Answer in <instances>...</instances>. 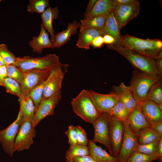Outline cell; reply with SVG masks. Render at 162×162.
<instances>
[{
	"label": "cell",
	"instance_id": "obj_36",
	"mask_svg": "<svg viewBox=\"0 0 162 162\" xmlns=\"http://www.w3.org/2000/svg\"><path fill=\"white\" fill-rule=\"evenodd\" d=\"M159 140L146 144L138 143L135 151L146 154H156L158 155L157 154V147Z\"/></svg>",
	"mask_w": 162,
	"mask_h": 162
},
{
	"label": "cell",
	"instance_id": "obj_41",
	"mask_svg": "<svg viewBox=\"0 0 162 162\" xmlns=\"http://www.w3.org/2000/svg\"><path fill=\"white\" fill-rule=\"evenodd\" d=\"M73 160L75 162H98L90 154L75 157Z\"/></svg>",
	"mask_w": 162,
	"mask_h": 162
},
{
	"label": "cell",
	"instance_id": "obj_12",
	"mask_svg": "<svg viewBox=\"0 0 162 162\" xmlns=\"http://www.w3.org/2000/svg\"><path fill=\"white\" fill-rule=\"evenodd\" d=\"M61 91L49 98L42 99L32 120L34 128L44 118L54 114L55 108L61 98Z\"/></svg>",
	"mask_w": 162,
	"mask_h": 162
},
{
	"label": "cell",
	"instance_id": "obj_44",
	"mask_svg": "<svg viewBox=\"0 0 162 162\" xmlns=\"http://www.w3.org/2000/svg\"><path fill=\"white\" fill-rule=\"evenodd\" d=\"M104 44L108 45L116 43L115 39L112 36L109 35H105L103 36Z\"/></svg>",
	"mask_w": 162,
	"mask_h": 162
},
{
	"label": "cell",
	"instance_id": "obj_6",
	"mask_svg": "<svg viewBox=\"0 0 162 162\" xmlns=\"http://www.w3.org/2000/svg\"><path fill=\"white\" fill-rule=\"evenodd\" d=\"M68 65L60 63L50 70L45 81L42 98H49L61 91L62 81Z\"/></svg>",
	"mask_w": 162,
	"mask_h": 162
},
{
	"label": "cell",
	"instance_id": "obj_51",
	"mask_svg": "<svg viewBox=\"0 0 162 162\" xmlns=\"http://www.w3.org/2000/svg\"><path fill=\"white\" fill-rule=\"evenodd\" d=\"M4 65L7 66L6 64L2 58L0 56V66H2Z\"/></svg>",
	"mask_w": 162,
	"mask_h": 162
},
{
	"label": "cell",
	"instance_id": "obj_10",
	"mask_svg": "<svg viewBox=\"0 0 162 162\" xmlns=\"http://www.w3.org/2000/svg\"><path fill=\"white\" fill-rule=\"evenodd\" d=\"M109 127L112 155L118 159L124 134L123 122L110 114Z\"/></svg>",
	"mask_w": 162,
	"mask_h": 162
},
{
	"label": "cell",
	"instance_id": "obj_18",
	"mask_svg": "<svg viewBox=\"0 0 162 162\" xmlns=\"http://www.w3.org/2000/svg\"><path fill=\"white\" fill-rule=\"evenodd\" d=\"M126 122L134 133L143 128L150 127L142 112L139 104L130 112Z\"/></svg>",
	"mask_w": 162,
	"mask_h": 162
},
{
	"label": "cell",
	"instance_id": "obj_42",
	"mask_svg": "<svg viewBox=\"0 0 162 162\" xmlns=\"http://www.w3.org/2000/svg\"><path fill=\"white\" fill-rule=\"evenodd\" d=\"M104 44L103 36H99L94 39L91 45L94 48H99L102 47Z\"/></svg>",
	"mask_w": 162,
	"mask_h": 162
},
{
	"label": "cell",
	"instance_id": "obj_50",
	"mask_svg": "<svg viewBox=\"0 0 162 162\" xmlns=\"http://www.w3.org/2000/svg\"><path fill=\"white\" fill-rule=\"evenodd\" d=\"M155 44L156 46L158 49L161 50L162 48V41L159 39H157Z\"/></svg>",
	"mask_w": 162,
	"mask_h": 162
},
{
	"label": "cell",
	"instance_id": "obj_38",
	"mask_svg": "<svg viewBox=\"0 0 162 162\" xmlns=\"http://www.w3.org/2000/svg\"><path fill=\"white\" fill-rule=\"evenodd\" d=\"M7 77L13 79L20 84L23 76L24 73L14 65H8L7 66Z\"/></svg>",
	"mask_w": 162,
	"mask_h": 162
},
{
	"label": "cell",
	"instance_id": "obj_19",
	"mask_svg": "<svg viewBox=\"0 0 162 162\" xmlns=\"http://www.w3.org/2000/svg\"><path fill=\"white\" fill-rule=\"evenodd\" d=\"M40 31L38 36L32 37L29 42L30 46L34 52L41 54L45 48H52L53 44L50 39L48 33L41 23Z\"/></svg>",
	"mask_w": 162,
	"mask_h": 162
},
{
	"label": "cell",
	"instance_id": "obj_5",
	"mask_svg": "<svg viewBox=\"0 0 162 162\" xmlns=\"http://www.w3.org/2000/svg\"><path fill=\"white\" fill-rule=\"evenodd\" d=\"M156 40L144 39L131 35H122L120 45L140 54L156 59L162 50L156 46Z\"/></svg>",
	"mask_w": 162,
	"mask_h": 162
},
{
	"label": "cell",
	"instance_id": "obj_35",
	"mask_svg": "<svg viewBox=\"0 0 162 162\" xmlns=\"http://www.w3.org/2000/svg\"><path fill=\"white\" fill-rule=\"evenodd\" d=\"M4 86L8 93L17 96L20 98L22 95L20 84L14 80L7 77L4 81Z\"/></svg>",
	"mask_w": 162,
	"mask_h": 162
},
{
	"label": "cell",
	"instance_id": "obj_22",
	"mask_svg": "<svg viewBox=\"0 0 162 162\" xmlns=\"http://www.w3.org/2000/svg\"><path fill=\"white\" fill-rule=\"evenodd\" d=\"M87 146L89 154L98 162H119L117 158L108 153L92 140H88Z\"/></svg>",
	"mask_w": 162,
	"mask_h": 162
},
{
	"label": "cell",
	"instance_id": "obj_11",
	"mask_svg": "<svg viewBox=\"0 0 162 162\" xmlns=\"http://www.w3.org/2000/svg\"><path fill=\"white\" fill-rule=\"evenodd\" d=\"M140 2H136L116 6L113 12L119 28L125 26L130 20L136 18L139 14Z\"/></svg>",
	"mask_w": 162,
	"mask_h": 162
},
{
	"label": "cell",
	"instance_id": "obj_43",
	"mask_svg": "<svg viewBox=\"0 0 162 162\" xmlns=\"http://www.w3.org/2000/svg\"><path fill=\"white\" fill-rule=\"evenodd\" d=\"M7 66L4 65L0 67V86H4V80L7 77Z\"/></svg>",
	"mask_w": 162,
	"mask_h": 162
},
{
	"label": "cell",
	"instance_id": "obj_55",
	"mask_svg": "<svg viewBox=\"0 0 162 162\" xmlns=\"http://www.w3.org/2000/svg\"></svg>",
	"mask_w": 162,
	"mask_h": 162
},
{
	"label": "cell",
	"instance_id": "obj_23",
	"mask_svg": "<svg viewBox=\"0 0 162 162\" xmlns=\"http://www.w3.org/2000/svg\"><path fill=\"white\" fill-rule=\"evenodd\" d=\"M108 15L84 16V18L80 20V32L87 29H94L102 31Z\"/></svg>",
	"mask_w": 162,
	"mask_h": 162
},
{
	"label": "cell",
	"instance_id": "obj_8",
	"mask_svg": "<svg viewBox=\"0 0 162 162\" xmlns=\"http://www.w3.org/2000/svg\"><path fill=\"white\" fill-rule=\"evenodd\" d=\"M36 135V131L32 121L23 119L15 140L14 151L28 149L33 144V139Z\"/></svg>",
	"mask_w": 162,
	"mask_h": 162
},
{
	"label": "cell",
	"instance_id": "obj_4",
	"mask_svg": "<svg viewBox=\"0 0 162 162\" xmlns=\"http://www.w3.org/2000/svg\"><path fill=\"white\" fill-rule=\"evenodd\" d=\"M74 112L87 122L93 124L100 113L97 110L86 90H82L71 102Z\"/></svg>",
	"mask_w": 162,
	"mask_h": 162
},
{
	"label": "cell",
	"instance_id": "obj_40",
	"mask_svg": "<svg viewBox=\"0 0 162 162\" xmlns=\"http://www.w3.org/2000/svg\"><path fill=\"white\" fill-rule=\"evenodd\" d=\"M77 133V144L87 146L88 141L85 130L79 126H76Z\"/></svg>",
	"mask_w": 162,
	"mask_h": 162
},
{
	"label": "cell",
	"instance_id": "obj_20",
	"mask_svg": "<svg viewBox=\"0 0 162 162\" xmlns=\"http://www.w3.org/2000/svg\"><path fill=\"white\" fill-rule=\"evenodd\" d=\"M80 23L76 20L69 22L65 30L57 33L55 35L52 48H58L66 44L71 36L77 33V30L80 28Z\"/></svg>",
	"mask_w": 162,
	"mask_h": 162
},
{
	"label": "cell",
	"instance_id": "obj_16",
	"mask_svg": "<svg viewBox=\"0 0 162 162\" xmlns=\"http://www.w3.org/2000/svg\"><path fill=\"white\" fill-rule=\"evenodd\" d=\"M116 94L125 107L131 112L138 104L129 86L121 82L118 86H113L112 91Z\"/></svg>",
	"mask_w": 162,
	"mask_h": 162
},
{
	"label": "cell",
	"instance_id": "obj_24",
	"mask_svg": "<svg viewBox=\"0 0 162 162\" xmlns=\"http://www.w3.org/2000/svg\"><path fill=\"white\" fill-rule=\"evenodd\" d=\"M102 36L109 35L112 36L116 40L114 44L121 45L122 35L120 32V29L118 25L113 12L107 16L106 23L103 29Z\"/></svg>",
	"mask_w": 162,
	"mask_h": 162
},
{
	"label": "cell",
	"instance_id": "obj_39",
	"mask_svg": "<svg viewBox=\"0 0 162 162\" xmlns=\"http://www.w3.org/2000/svg\"><path fill=\"white\" fill-rule=\"evenodd\" d=\"M65 134L68 138L70 147L77 144V133L76 126L72 125H69Z\"/></svg>",
	"mask_w": 162,
	"mask_h": 162
},
{
	"label": "cell",
	"instance_id": "obj_47",
	"mask_svg": "<svg viewBox=\"0 0 162 162\" xmlns=\"http://www.w3.org/2000/svg\"><path fill=\"white\" fill-rule=\"evenodd\" d=\"M150 127L156 131L162 134V121L154 124Z\"/></svg>",
	"mask_w": 162,
	"mask_h": 162
},
{
	"label": "cell",
	"instance_id": "obj_15",
	"mask_svg": "<svg viewBox=\"0 0 162 162\" xmlns=\"http://www.w3.org/2000/svg\"><path fill=\"white\" fill-rule=\"evenodd\" d=\"M86 91L100 113H108L119 100L117 96L112 91L106 94L99 93L92 90H86Z\"/></svg>",
	"mask_w": 162,
	"mask_h": 162
},
{
	"label": "cell",
	"instance_id": "obj_31",
	"mask_svg": "<svg viewBox=\"0 0 162 162\" xmlns=\"http://www.w3.org/2000/svg\"><path fill=\"white\" fill-rule=\"evenodd\" d=\"M89 154L87 146L77 144L70 147L65 154L66 159H73L74 158Z\"/></svg>",
	"mask_w": 162,
	"mask_h": 162
},
{
	"label": "cell",
	"instance_id": "obj_30",
	"mask_svg": "<svg viewBox=\"0 0 162 162\" xmlns=\"http://www.w3.org/2000/svg\"><path fill=\"white\" fill-rule=\"evenodd\" d=\"M130 112L119 100L108 113L113 115L123 122H126Z\"/></svg>",
	"mask_w": 162,
	"mask_h": 162
},
{
	"label": "cell",
	"instance_id": "obj_45",
	"mask_svg": "<svg viewBox=\"0 0 162 162\" xmlns=\"http://www.w3.org/2000/svg\"><path fill=\"white\" fill-rule=\"evenodd\" d=\"M155 60V65L158 75L162 76V58H158Z\"/></svg>",
	"mask_w": 162,
	"mask_h": 162
},
{
	"label": "cell",
	"instance_id": "obj_17",
	"mask_svg": "<svg viewBox=\"0 0 162 162\" xmlns=\"http://www.w3.org/2000/svg\"><path fill=\"white\" fill-rule=\"evenodd\" d=\"M139 104L150 127L162 121V111L159 109L157 104L147 99L141 101Z\"/></svg>",
	"mask_w": 162,
	"mask_h": 162
},
{
	"label": "cell",
	"instance_id": "obj_49",
	"mask_svg": "<svg viewBox=\"0 0 162 162\" xmlns=\"http://www.w3.org/2000/svg\"><path fill=\"white\" fill-rule=\"evenodd\" d=\"M98 0H90L88 4L85 12L84 13H86L90 11L93 8L94 4Z\"/></svg>",
	"mask_w": 162,
	"mask_h": 162
},
{
	"label": "cell",
	"instance_id": "obj_7",
	"mask_svg": "<svg viewBox=\"0 0 162 162\" xmlns=\"http://www.w3.org/2000/svg\"><path fill=\"white\" fill-rule=\"evenodd\" d=\"M23 117L19 112L16 119L6 128L0 130V142L8 155L11 157L14 151L15 140Z\"/></svg>",
	"mask_w": 162,
	"mask_h": 162
},
{
	"label": "cell",
	"instance_id": "obj_25",
	"mask_svg": "<svg viewBox=\"0 0 162 162\" xmlns=\"http://www.w3.org/2000/svg\"><path fill=\"white\" fill-rule=\"evenodd\" d=\"M116 6L114 0H98L92 9L84 13V16L108 15L113 12Z\"/></svg>",
	"mask_w": 162,
	"mask_h": 162
},
{
	"label": "cell",
	"instance_id": "obj_37",
	"mask_svg": "<svg viewBox=\"0 0 162 162\" xmlns=\"http://www.w3.org/2000/svg\"><path fill=\"white\" fill-rule=\"evenodd\" d=\"M0 56L7 65L14 64L16 58L4 44H0Z\"/></svg>",
	"mask_w": 162,
	"mask_h": 162
},
{
	"label": "cell",
	"instance_id": "obj_29",
	"mask_svg": "<svg viewBox=\"0 0 162 162\" xmlns=\"http://www.w3.org/2000/svg\"><path fill=\"white\" fill-rule=\"evenodd\" d=\"M146 99L151 100L157 104H162V79L155 83L152 86Z\"/></svg>",
	"mask_w": 162,
	"mask_h": 162
},
{
	"label": "cell",
	"instance_id": "obj_34",
	"mask_svg": "<svg viewBox=\"0 0 162 162\" xmlns=\"http://www.w3.org/2000/svg\"><path fill=\"white\" fill-rule=\"evenodd\" d=\"M45 80L42 81L30 91L28 95L32 99L35 107V110L42 99Z\"/></svg>",
	"mask_w": 162,
	"mask_h": 162
},
{
	"label": "cell",
	"instance_id": "obj_2",
	"mask_svg": "<svg viewBox=\"0 0 162 162\" xmlns=\"http://www.w3.org/2000/svg\"><path fill=\"white\" fill-rule=\"evenodd\" d=\"M107 47L125 58L134 68L144 72L159 75L154 58L140 54L120 45L113 44L108 45Z\"/></svg>",
	"mask_w": 162,
	"mask_h": 162
},
{
	"label": "cell",
	"instance_id": "obj_1",
	"mask_svg": "<svg viewBox=\"0 0 162 162\" xmlns=\"http://www.w3.org/2000/svg\"><path fill=\"white\" fill-rule=\"evenodd\" d=\"M129 86L138 104L146 99L151 88L162 79L159 75L142 72L134 68Z\"/></svg>",
	"mask_w": 162,
	"mask_h": 162
},
{
	"label": "cell",
	"instance_id": "obj_46",
	"mask_svg": "<svg viewBox=\"0 0 162 162\" xmlns=\"http://www.w3.org/2000/svg\"><path fill=\"white\" fill-rule=\"evenodd\" d=\"M157 154L159 157L160 162H162V138L159 140L158 145Z\"/></svg>",
	"mask_w": 162,
	"mask_h": 162
},
{
	"label": "cell",
	"instance_id": "obj_21",
	"mask_svg": "<svg viewBox=\"0 0 162 162\" xmlns=\"http://www.w3.org/2000/svg\"><path fill=\"white\" fill-rule=\"evenodd\" d=\"M59 15V11L57 7L52 8L50 6L40 14L42 20L41 23L50 35V40L52 44L54 40L55 35L52 26V22L54 20L58 18Z\"/></svg>",
	"mask_w": 162,
	"mask_h": 162
},
{
	"label": "cell",
	"instance_id": "obj_32",
	"mask_svg": "<svg viewBox=\"0 0 162 162\" xmlns=\"http://www.w3.org/2000/svg\"><path fill=\"white\" fill-rule=\"evenodd\" d=\"M48 0H30L27 7L28 12L36 13L40 14L43 13L49 6Z\"/></svg>",
	"mask_w": 162,
	"mask_h": 162
},
{
	"label": "cell",
	"instance_id": "obj_53",
	"mask_svg": "<svg viewBox=\"0 0 162 162\" xmlns=\"http://www.w3.org/2000/svg\"><path fill=\"white\" fill-rule=\"evenodd\" d=\"M65 162H75L73 159H66Z\"/></svg>",
	"mask_w": 162,
	"mask_h": 162
},
{
	"label": "cell",
	"instance_id": "obj_28",
	"mask_svg": "<svg viewBox=\"0 0 162 162\" xmlns=\"http://www.w3.org/2000/svg\"><path fill=\"white\" fill-rule=\"evenodd\" d=\"M20 104L19 111L23 117V119L32 120L35 107L32 99L28 95L23 96L22 95L19 98Z\"/></svg>",
	"mask_w": 162,
	"mask_h": 162
},
{
	"label": "cell",
	"instance_id": "obj_26",
	"mask_svg": "<svg viewBox=\"0 0 162 162\" xmlns=\"http://www.w3.org/2000/svg\"><path fill=\"white\" fill-rule=\"evenodd\" d=\"M102 31L94 29H87L80 32L76 45L79 48L88 50L94 38L102 36Z\"/></svg>",
	"mask_w": 162,
	"mask_h": 162
},
{
	"label": "cell",
	"instance_id": "obj_9",
	"mask_svg": "<svg viewBox=\"0 0 162 162\" xmlns=\"http://www.w3.org/2000/svg\"><path fill=\"white\" fill-rule=\"evenodd\" d=\"M110 114L107 112L101 113L92 124L94 129V136L92 140L104 145L112 155L109 132Z\"/></svg>",
	"mask_w": 162,
	"mask_h": 162
},
{
	"label": "cell",
	"instance_id": "obj_3",
	"mask_svg": "<svg viewBox=\"0 0 162 162\" xmlns=\"http://www.w3.org/2000/svg\"><path fill=\"white\" fill-rule=\"evenodd\" d=\"M60 63L58 56L55 54H49L38 58L28 56L16 57L13 65L24 73L34 69L50 70Z\"/></svg>",
	"mask_w": 162,
	"mask_h": 162
},
{
	"label": "cell",
	"instance_id": "obj_27",
	"mask_svg": "<svg viewBox=\"0 0 162 162\" xmlns=\"http://www.w3.org/2000/svg\"><path fill=\"white\" fill-rule=\"evenodd\" d=\"M136 134L140 144H146L160 140L162 138V134L150 127L143 128Z\"/></svg>",
	"mask_w": 162,
	"mask_h": 162
},
{
	"label": "cell",
	"instance_id": "obj_54",
	"mask_svg": "<svg viewBox=\"0 0 162 162\" xmlns=\"http://www.w3.org/2000/svg\"><path fill=\"white\" fill-rule=\"evenodd\" d=\"M1 1H2V0H0V2H1Z\"/></svg>",
	"mask_w": 162,
	"mask_h": 162
},
{
	"label": "cell",
	"instance_id": "obj_33",
	"mask_svg": "<svg viewBox=\"0 0 162 162\" xmlns=\"http://www.w3.org/2000/svg\"><path fill=\"white\" fill-rule=\"evenodd\" d=\"M159 158L157 154H148L135 151L129 158L127 162H152Z\"/></svg>",
	"mask_w": 162,
	"mask_h": 162
},
{
	"label": "cell",
	"instance_id": "obj_14",
	"mask_svg": "<svg viewBox=\"0 0 162 162\" xmlns=\"http://www.w3.org/2000/svg\"><path fill=\"white\" fill-rule=\"evenodd\" d=\"M50 70L34 69L24 73L22 81L20 84L22 95H28L31 90L42 81L46 79Z\"/></svg>",
	"mask_w": 162,
	"mask_h": 162
},
{
	"label": "cell",
	"instance_id": "obj_48",
	"mask_svg": "<svg viewBox=\"0 0 162 162\" xmlns=\"http://www.w3.org/2000/svg\"><path fill=\"white\" fill-rule=\"evenodd\" d=\"M137 1V0H114L116 6L119 4H129L136 2Z\"/></svg>",
	"mask_w": 162,
	"mask_h": 162
},
{
	"label": "cell",
	"instance_id": "obj_52",
	"mask_svg": "<svg viewBox=\"0 0 162 162\" xmlns=\"http://www.w3.org/2000/svg\"><path fill=\"white\" fill-rule=\"evenodd\" d=\"M158 106L159 109L162 111V104H158Z\"/></svg>",
	"mask_w": 162,
	"mask_h": 162
},
{
	"label": "cell",
	"instance_id": "obj_13",
	"mask_svg": "<svg viewBox=\"0 0 162 162\" xmlns=\"http://www.w3.org/2000/svg\"><path fill=\"white\" fill-rule=\"evenodd\" d=\"M123 122L124 134L118 159L119 162H127L139 143L135 133L126 122Z\"/></svg>",
	"mask_w": 162,
	"mask_h": 162
}]
</instances>
